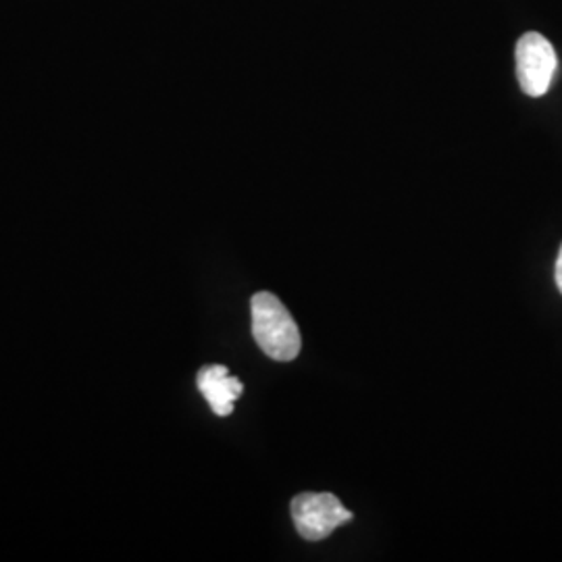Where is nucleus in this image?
Segmentation results:
<instances>
[{"label":"nucleus","instance_id":"2","mask_svg":"<svg viewBox=\"0 0 562 562\" xmlns=\"http://www.w3.org/2000/svg\"><path fill=\"white\" fill-rule=\"evenodd\" d=\"M352 513L329 492H304L292 501V519L296 531L308 542H322L338 527L352 521Z\"/></svg>","mask_w":562,"mask_h":562},{"label":"nucleus","instance_id":"1","mask_svg":"<svg viewBox=\"0 0 562 562\" xmlns=\"http://www.w3.org/2000/svg\"><path fill=\"white\" fill-rule=\"evenodd\" d=\"M252 336L262 352L273 361H294L301 355V329L285 308V304L271 292H259L250 301Z\"/></svg>","mask_w":562,"mask_h":562},{"label":"nucleus","instance_id":"4","mask_svg":"<svg viewBox=\"0 0 562 562\" xmlns=\"http://www.w3.org/2000/svg\"><path fill=\"white\" fill-rule=\"evenodd\" d=\"M196 383L217 417H229L234 413V404L244 392L240 380L229 375V369L223 364L202 367Z\"/></svg>","mask_w":562,"mask_h":562},{"label":"nucleus","instance_id":"3","mask_svg":"<svg viewBox=\"0 0 562 562\" xmlns=\"http://www.w3.org/2000/svg\"><path fill=\"white\" fill-rule=\"evenodd\" d=\"M517 80L522 92L531 99L543 97L557 76L559 57L554 46L538 32H527L517 42Z\"/></svg>","mask_w":562,"mask_h":562},{"label":"nucleus","instance_id":"5","mask_svg":"<svg viewBox=\"0 0 562 562\" xmlns=\"http://www.w3.org/2000/svg\"><path fill=\"white\" fill-rule=\"evenodd\" d=\"M554 278H557V285H559V290H561L562 294V244L561 250H559V261H557V271H554Z\"/></svg>","mask_w":562,"mask_h":562}]
</instances>
